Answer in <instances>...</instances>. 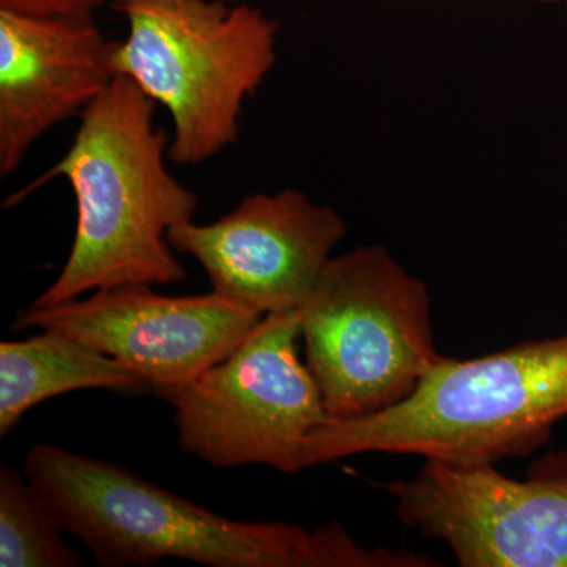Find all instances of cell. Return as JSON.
<instances>
[{
    "label": "cell",
    "instance_id": "cell-14",
    "mask_svg": "<svg viewBox=\"0 0 567 567\" xmlns=\"http://www.w3.org/2000/svg\"><path fill=\"white\" fill-rule=\"evenodd\" d=\"M118 10L126 9V7L140 6V3L162 2V0H112Z\"/></svg>",
    "mask_w": 567,
    "mask_h": 567
},
{
    "label": "cell",
    "instance_id": "cell-13",
    "mask_svg": "<svg viewBox=\"0 0 567 567\" xmlns=\"http://www.w3.org/2000/svg\"><path fill=\"white\" fill-rule=\"evenodd\" d=\"M106 0H0V9L25 14L95 17Z\"/></svg>",
    "mask_w": 567,
    "mask_h": 567
},
{
    "label": "cell",
    "instance_id": "cell-2",
    "mask_svg": "<svg viewBox=\"0 0 567 567\" xmlns=\"http://www.w3.org/2000/svg\"><path fill=\"white\" fill-rule=\"evenodd\" d=\"M156 103L125 76H114L81 114L73 144L48 173L10 197L20 204L63 177L76 197V235L61 275L32 306L65 303L128 284L185 281L167 234L193 221L199 197L166 166L169 136L155 126Z\"/></svg>",
    "mask_w": 567,
    "mask_h": 567
},
{
    "label": "cell",
    "instance_id": "cell-3",
    "mask_svg": "<svg viewBox=\"0 0 567 567\" xmlns=\"http://www.w3.org/2000/svg\"><path fill=\"white\" fill-rule=\"evenodd\" d=\"M567 417V333L484 357H443L401 404L328 417L305 440L301 470L358 454L454 465L527 456Z\"/></svg>",
    "mask_w": 567,
    "mask_h": 567
},
{
    "label": "cell",
    "instance_id": "cell-11",
    "mask_svg": "<svg viewBox=\"0 0 567 567\" xmlns=\"http://www.w3.org/2000/svg\"><path fill=\"white\" fill-rule=\"evenodd\" d=\"M78 390L144 393L148 388L114 358L59 331L0 342V436L33 406Z\"/></svg>",
    "mask_w": 567,
    "mask_h": 567
},
{
    "label": "cell",
    "instance_id": "cell-9",
    "mask_svg": "<svg viewBox=\"0 0 567 567\" xmlns=\"http://www.w3.org/2000/svg\"><path fill=\"white\" fill-rule=\"evenodd\" d=\"M346 234L334 208L286 188L246 196L215 223L178 224L167 241L200 264L213 292L267 316L305 303Z\"/></svg>",
    "mask_w": 567,
    "mask_h": 567
},
{
    "label": "cell",
    "instance_id": "cell-10",
    "mask_svg": "<svg viewBox=\"0 0 567 567\" xmlns=\"http://www.w3.org/2000/svg\"><path fill=\"white\" fill-rule=\"evenodd\" d=\"M111 48L95 17L0 9V177L102 95L114 80Z\"/></svg>",
    "mask_w": 567,
    "mask_h": 567
},
{
    "label": "cell",
    "instance_id": "cell-1",
    "mask_svg": "<svg viewBox=\"0 0 567 567\" xmlns=\"http://www.w3.org/2000/svg\"><path fill=\"white\" fill-rule=\"evenodd\" d=\"M24 473L65 533L103 567L181 559L208 567H424L413 550L360 546L338 522L316 529L219 516L125 466L31 446Z\"/></svg>",
    "mask_w": 567,
    "mask_h": 567
},
{
    "label": "cell",
    "instance_id": "cell-7",
    "mask_svg": "<svg viewBox=\"0 0 567 567\" xmlns=\"http://www.w3.org/2000/svg\"><path fill=\"white\" fill-rule=\"evenodd\" d=\"M511 480L495 464L425 461L391 481L395 516L445 544L462 567H567V473Z\"/></svg>",
    "mask_w": 567,
    "mask_h": 567
},
{
    "label": "cell",
    "instance_id": "cell-8",
    "mask_svg": "<svg viewBox=\"0 0 567 567\" xmlns=\"http://www.w3.org/2000/svg\"><path fill=\"white\" fill-rule=\"evenodd\" d=\"M262 319L213 290L169 297L148 284H128L48 308L31 306L11 328L70 336L126 365L167 399L226 360Z\"/></svg>",
    "mask_w": 567,
    "mask_h": 567
},
{
    "label": "cell",
    "instance_id": "cell-12",
    "mask_svg": "<svg viewBox=\"0 0 567 567\" xmlns=\"http://www.w3.org/2000/svg\"><path fill=\"white\" fill-rule=\"evenodd\" d=\"M65 529L41 502L25 473L0 468V566L81 567L84 558L63 539Z\"/></svg>",
    "mask_w": 567,
    "mask_h": 567
},
{
    "label": "cell",
    "instance_id": "cell-5",
    "mask_svg": "<svg viewBox=\"0 0 567 567\" xmlns=\"http://www.w3.org/2000/svg\"><path fill=\"white\" fill-rule=\"evenodd\" d=\"M298 312L305 361L330 417L401 404L443 358L427 286L382 245L334 256Z\"/></svg>",
    "mask_w": 567,
    "mask_h": 567
},
{
    "label": "cell",
    "instance_id": "cell-6",
    "mask_svg": "<svg viewBox=\"0 0 567 567\" xmlns=\"http://www.w3.org/2000/svg\"><path fill=\"white\" fill-rule=\"evenodd\" d=\"M300 339L298 308L264 316L226 360L167 398L183 453L213 468L300 472L305 440L330 417Z\"/></svg>",
    "mask_w": 567,
    "mask_h": 567
},
{
    "label": "cell",
    "instance_id": "cell-15",
    "mask_svg": "<svg viewBox=\"0 0 567 567\" xmlns=\"http://www.w3.org/2000/svg\"><path fill=\"white\" fill-rule=\"evenodd\" d=\"M533 2H539V3H563V6H567V0H533Z\"/></svg>",
    "mask_w": 567,
    "mask_h": 567
},
{
    "label": "cell",
    "instance_id": "cell-16",
    "mask_svg": "<svg viewBox=\"0 0 567 567\" xmlns=\"http://www.w3.org/2000/svg\"><path fill=\"white\" fill-rule=\"evenodd\" d=\"M221 2L230 3V6H235V3H248L249 0H221Z\"/></svg>",
    "mask_w": 567,
    "mask_h": 567
},
{
    "label": "cell",
    "instance_id": "cell-4",
    "mask_svg": "<svg viewBox=\"0 0 567 567\" xmlns=\"http://www.w3.org/2000/svg\"><path fill=\"white\" fill-rule=\"evenodd\" d=\"M114 76L133 81L173 118L169 158L197 166L235 144L245 100L276 63L278 25L248 3L162 0L121 10Z\"/></svg>",
    "mask_w": 567,
    "mask_h": 567
}]
</instances>
